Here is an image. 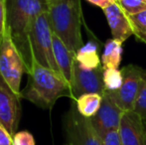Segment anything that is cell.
I'll list each match as a JSON object with an SVG mask.
<instances>
[{
	"mask_svg": "<svg viewBox=\"0 0 146 145\" xmlns=\"http://www.w3.org/2000/svg\"><path fill=\"white\" fill-rule=\"evenodd\" d=\"M75 61L84 70L92 71L100 68L102 62L98 56V45L92 41L83 45L76 53Z\"/></svg>",
	"mask_w": 146,
	"mask_h": 145,
	"instance_id": "14",
	"label": "cell"
},
{
	"mask_svg": "<svg viewBox=\"0 0 146 145\" xmlns=\"http://www.w3.org/2000/svg\"><path fill=\"white\" fill-rule=\"evenodd\" d=\"M6 30V0H0V44Z\"/></svg>",
	"mask_w": 146,
	"mask_h": 145,
	"instance_id": "23",
	"label": "cell"
},
{
	"mask_svg": "<svg viewBox=\"0 0 146 145\" xmlns=\"http://www.w3.org/2000/svg\"><path fill=\"white\" fill-rule=\"evenodd\" d=\"M123 110L104 91L98 113L90 118L92 126L100 136L111 130H118Z\"/></svg>",
	"mask_w": 146,
	"mask_h": 145,
	"instance_id": "11",
	"label": "cell"
},
{
	"mask_svg": "<svg viewBox=\"0 0 146 145\" xmlns=\"http://www.w3.org/2000/svg\"><path fill=\"white\" fill-rule=\"evenodd\" d=\"M104 13L108 20L113 39L123 43L126 39L133 35L128 16L121 9L117 2L112 3L111 5L104 9Z\"/></svg>",
	"mask_w": 146,
	"mask_h": 145,
	"instance_id": "12",
	"label": "cell"
},
{
	"mask_svg": "<svg viewBox=\"0 0 146 145\" xmlns=\"http://www.w3.org/2000/svg\"><path fill=\"white\" fill-rule=\"evenodd\" d=\"M123 81L115 91H106L123 111L134 110L139 93L146 81V71L133 65L121 69Z\"/></svg>",
	"mask_w": 146,
	"mask_h": 145,
	"instance_id": "6",
	"label": "cell"
},
{
	"mask_svg": "<svg viewBox=\"0 0 146 145\" xmlns=\"http://www.w3.org/2000/svg\"><path fill=\"white\" fill-rule=\"evenodd\" d=\"M48 10L46 0H6V24L21 53L28 72L32 64L30 33L36 18Z\"/></svg>",
	"mask_w": 146,
	"mask_h": 145,
	"instance_id": "2",
	"label": "cell"
},
{
	"mask_svg": "<svg viewBox=\"0 0 146 145\" xmlns=\"http://www.w3.org/2000/svg\"><path fill=\"white\" fill-rule=\"evenodd\" d=\"M30 43L35 59L43 66L60 73L53 51V31L48 18V10L35 20L30 33Z\"/></svg>",
	"mask_w": 146,
	"mask_h": 145,
	"instance_id": "5",
	"label": "cell"
},
{
	"mask_svg": "<svg viewBox=\"0 0 146 145\" xmlns=\"http://www.w3.org/2000/svg\"><path fill=\"white\" fill-rule=\"evenodd\" d=\"M127 16L132 28L133 35H135L139 41L146 44V10Z\"/></svg>",
	"mask_w": 146,
	"mask_h": 145,
	"instance_id": "17",
	"label": "cell"
},
{
	"mask_svg": "<svg viewBox=\"0 0 146 145\" xmlns=\"http://www.w3.org/2000/svg\"><path fill=\"white\" fill-rule=\"evenodd\" d=\"M21 97L15 93L0 75V124L13 137L21 117Z\"/></svg>",
	"mask_w": 146,
	"mask_h": 145,
	"instance_id": "8",
	"label": "cell"
},
{
	"mask_svg": "<svg viewBox=\"0 0 146 145\" xmlns=\"http://www.w3.org/2000/svg\"><path fill=\"white\" fill-rule=\"evenodd\" d=\"M102 79L106 91H115L122 85V71L118 69H106L104 70Z\"/></svg>",
	"mask_w": 146,
	"mask_h": 145,
	"instance_id": "18",
	"label": "cell"
},
{
	"mask_svg": "<svg viewBox=\"0 0 146 145\" xmlns=\"http://www.w3.org/2000/svg\"><path fill=\"white\" fill-rule=\"evenodd\" d=\"M24 73H28L27 65L13 42L11 32L6 24L5 34L0 44V75L19 97Z\"/></svg>",
	"mask_w": 146,
	"mask_h": 145,
	"instance_id": "4",
	"label": "cell"
},
{
	"mask_svg": "<svg viewBox=\"0 0 146 145\" xmlns=\"http://www.w3.org/2000/svg\"><path fill=\"white\" fill-rule=\"evenodd\" d=\"M48 3H51V2H54V1H56V0H46Z\"/></svg>",
	"mask_w": 146,
	"mask_h": 145,
	"instance_id": "26",
	"label": "cell"
},
{
	"mask_svg": "<svg viewBox=\"0 0 146 145\" xmlns=\"http://www.w3.org/2000/svg\"><path fill=\"white\" fill-rule=\"evenodd\" d=\"M102 145H120L118 130H111L102 136Z\"/></svg>",
	"mask_w": 146,
	"mask_h": 145,
	"instance_id": "22",
	"label": "cell"
},
{
	"mask_svg": "<svg viewBox=\"0 0 146 145\" xmlns=\"http://www.w3.org/2000/svg\"><path fill=\"white\" fill-rule=\"evenodd\" d=\"M48 18L53 33L76 55L84 45L81 0H56L48 3Z\"/></svg>",
	"mask_w": 146,
	"mask_h": 145,
	"instance_id": "3",
	"label": "cell"
},
{
	"mask_svg": "<svg viewBox=\"0 0 146 145\" xmlns=\"http://www.w3.org/2000/svg\"><path fill=\"white\" fill-rule=\"evenodd\" d=\"M66 145H68V144H66Z\"/></svg>",
	"mask_w": 146,
	"mask_h": 145,
	"instance_id": "27",
	"label": "cell"
},
{
	"mask_svg": "<svg viewBox=\"0 0 146 145\" xmlns=\"http://www.w3.org/2000/svg\"><path fill=\"white\" fill-rule=\"evenodd\" d=\"M76 107L80 113L87 118H92L98 113L102 101L100 93H85L76 99Z\"/></svg>",
	"mask_w": 146,
	"mask_h": 145,
	"instance_id": "16",
	"label": "cell"
},
{
	"mask_svg": "<svg viewBox=\"0 0 146 145\" xmlns=\"http://www.w3.org/2000/svg\"><path fill=\"white\" fill-rule=\"evenodd\" d=\"M116 2L127 15L146 10V0H117Z\"/></svg>",
	"mask_w": 146,
	"mask_h": 145,
	"instance_id": "19",
	"label": "cell"
},
{
	"mask_svg": "<svg viewBox=\"0 0 146 145\" xmlns=\"http://www.w3.org/2000/svg\"><path fill=\"white\" fill-rule=\"evenodd\" d=\"M122 58V42L110 39L104 45L102 55V69H118Z\"/></svg>",
	"mask_w": 146,
	"mask_h": 145,
	"instance_id": "15",
	"label": "cell"
},
{
	"mask_svg": "<svg viewBox=\"0 0 146 145\" xmlns=\"http://www.w3.org/2000/svg\"><path fill=\"white\" fill-rule=\"evenodd\" d=\"M53 51H54L55 60L59 68L60 73L64 79L71 85L72 77H73L74 62H75V54L67 48L65 44L58 36L53 33Z\"/></svg>",
	"mask_w": 146,
	"mask_h": 145,
	"instance_id": "13",
	"label": "cell"
},
{
	"mask_svg": "<svg viewBox=\"0 0 146 145\" xmlns=\"http://www.w3.org/2000/svg\"><path fill=\"white\" fill-rule=\"evenodd\" d=\"M72 97L70 83L60 73L41 65L33 56L28 81L20 97L44 109H50L60 97Z\"/></svg>",
	"mask_w": 146,
	"mask_h": 145,
	"instance_id": "1",
	"label": "cell"
},
{
	"mask_svg": "<svg viewBox=\"0 0 146 145\" xmlns=\"http://www.w3.org/2000/svg\"><path fill=\"white\" fill-rule=\"evenodd\" d=\"M134 111L137 112L146 121V81L142 89L139 93L138 97H137V101L135 103L134 107Z\"/></svg>",
	"mask_w": 146,
	"mask_h": 145,
	"instance_id": "20",
	"label": "cell"
},
{
	"mask_svg": "<svg viewBox=\"0 0 146 145\" xmlns=\"http://www.w3.org/2000/svg\"><path fill=\"white\" fill-rule=\"evenodd\" d=\"M0 145H13L12 135L0 124Z\"/></svg>",
	"mask_w": 146,
	"mask_h": 145,
	"instance_id": "24",
	"label": "cell"
},
{
	"mask_svg": "<svg viewBox=\"0 0 146 145\" xmlns=\"http://www.w3.org/2000/svg\"><path fill=\"white\" fill-rule=\"evenodd\" d=\"M118 133L120 145H146V121L134 110L123 111Z\"/></svg>",
	"mask_w": 146,
	"mask_h": 145,
	"instance_id": "10",
	"label": "cell"
},
{
	"mask_svg": "<svg viewBox=\"0 0 146 145\" xmlns=\"http://www.w3.org/2000/svg\"><path fill=\"white\" fill-rule=\"evenodd\" d=\"M68 145H102V136L92 126L90 118L83 116L72 105L64 120Z\"/></svg>",
	"mask_w": 146,
	"mask_h": 145,
	"instance_id": "7",
	"label": "cell"
},
{
	"mask_svg": "<svg viewBox=\"0 0 146 145\" xmlns=\"http://www.w3.org/2000/svg\"><path fill=\"white\" fill-rule=\"evenodd\" d=\"M13 145H35V140L30 132L19 131L13 136Z\"/></svg>",
	"mask_w": 146,
	"mask_h": 145,
	"instance_id": "21",
	"label": "cell"
},
{
	"mask_svg": "<svg viewBox=\"0 0 146 145\" xmlns=\"http://www.w3.org/2000/svg\"><path fill=\"white\" fill-rule=\"evenodd\" d=\"M102 75V67L92 71L84 70L75 61L71 81L72 99L76 101L78 97L85 93H100L102 95L106 91Z\"/></svg>",
	"mask_w": 146,
	"mask_h": 145,
	"instance_id": "9",
	"label": "cell"
},
{
	"mask_svg": "<svg viewBox=\"0 0 146 145\" xmlns=\"http://www.w3.org/2000/svg\"><path fill=\"white\" fill-rule=\"evenodd\" d=\"M87 1L90 2L92 5L98 6V7L102 8L104 10L106 7H108L110 5H111L112 3H115L117 0H87Z\"/></svg>",
	"mask_w": 146,
	"mask_h": 145,
	"instance_id": "25",
	"label": "cell"
}]
</instances>
